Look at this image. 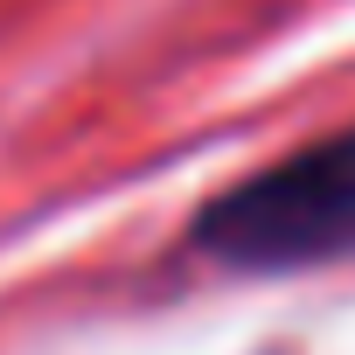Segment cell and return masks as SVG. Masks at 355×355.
<instances>
[{
    "label": "cell",
    "instance_id": "obj_1",
    "mask_svg": "<svg viewBox=\"0 0 355 355\" xmlns=\"http://www.w3.org/2000/svg\"><path fill=\"white\" fill-rule=\"evenodd\" d=\"M189 244L223 272H320L355 258V125L293 146L230 182L189 223Z\"/></svg>",
    "mask_w": 355,
    "mask_h": 355
}]
</instances>
